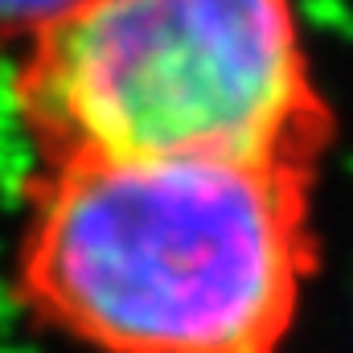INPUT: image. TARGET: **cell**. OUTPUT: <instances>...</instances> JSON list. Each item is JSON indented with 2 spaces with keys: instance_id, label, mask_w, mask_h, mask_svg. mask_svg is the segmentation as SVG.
<instances>
[{
  "instance_id": "cell-1",
  "label": "cell",
  "mask_w": 353,
  "mask_h": 353,
  "mask_svg": "<svg viewBox=\"0 0 353 353\" xmlns=\"http://www.w3.org/2000/svg\"><path fill=\"white\" fill-rule=\"evenodd\" d=\"M312 267L304 169L70 161L25 181L12 300L87 353H283Z\"/></svg>"
},
{
  "instance_id": "cell-2",
  "label": "cell",
  "mask_w": 353,
  "mask_h": 353,
  "mask_svg": "<svg viewBox=\"0 0 353 353\" xmlns=\"http://www.w3.org/2000/svg\"><path fill=\"white\" fill-rule=\"evenodd\" d=\"M33 169L210 157L316 173L333 140L292 0H90L12 54Z\"/></svg>"
},
{
  "instance_id": "cell-3",
  "label": "cell",
  "mask_w": 353,
  "mask_h": 353,
  "mask_svg": "<svg viewBox=\"0 0 353 353\" xmlns=\"http://www.w3.org/2000/svg\"><path fill=\"white\" fill-rule=\"evenodd\" d=\"M83 4H90V0H0V58H12L37 33H46L62 17L79 12Z\"/></svg>"
}]
</instances>
